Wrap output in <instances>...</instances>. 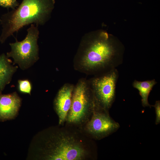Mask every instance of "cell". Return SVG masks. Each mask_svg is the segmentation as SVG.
Listing matches in <instances>:
<instances>
[{"label":"cell","instance_id":"3957f363","mask_svg":"<svg viewBox=\"0 0 160 160\" xmlns=\"http://www.w3.org/2000/svg\"><path fill=\"white\" fill-rule=\"evenodd\" d=\"M55 3V0H23L16 8L2 15L1 43L24 26L44 25L50 18Z\"/></svg>","mask_w":160,"mask_h":160},{"label":"cell","instance_id":"9c48e42d","mask_svg":"<svg viewBox=\"0 0 160 160\" xmlns=\"http://www.w3.org/2000/svg\"><path fill=\"white\" fill-rule=\"evenodd\" d=\"M22 99L16 92L2 94L0 93V121L13 119L17 116Z\"/></svg>","mask_w":160,"mask_h":160},{"label":"cell","instance_id":"6da1fadb","mask_svg":"<svg viewBox=\"0 0 160 160\" xmlns=\"http://www.w3.org/2000/svg\"><path fill=\"white\" fill-rule=\"evenodd\" d=\"M123 53L121 45L113 41L106 32L98 30L83 37L76 58L84 69L106 72L121 63Z\"/></svg>","mask_w":160,"mask_h":160},{"label":"cell","instance_id":"277c9868","mask_svg":"<svg viewBox=\"0 0 160 160\" xmlns=\"http://www.w3.org/2000/svg\"><path fill=\"white\" fill-rule=\"evenodd\" d=\"M94 106L91 89L84 80H80L74 87L71 105L65 122L71 126L85 124L91 116Z\"/></svg>","mask_w":160,"mask_h":160},{"label":"cell","instance_id":"4fadbf2b","mask_svg":"<svg viewBox=\"0 0 160 160\" xmlns=\"http://www.w3.org/2000/svg\"><path fill=\"white\" fill-rule=\"evenodd\" d=\"M19 5V3L17 0H0V6L6 8L8 10L9 8L14 9Z\"/></svg>","mask_w":160,"mask_h":160},{"label":"cell","instance_id":"30bf717a","mask_svg":"<svg viewBox=\"0 0 160 160\" xmlns=\"http://www.w3.org/2000/svg\"><path fill=\"white\" fill-rule=\"evenodd\" d=\"M4 53L0 55V93L11 82L12 77L18 68L12 64V60Z\"/></svg>","mask_w":160,"mask_h":160},{"label":"cell","instance_id":"7a4b0ae2","mask_svg":"<svg viewBox=\"0 0 160 160\" xmlns=\"http://www.w3.org/2000/svg\"><path fill=\"white\" fill-rule=\"evenodd\" d=\"M80 132L65 127H52L37 136L39 158L49 160H83L89 156L86 140Z\"/></svg>","mask_w":160,"mask_h":160},{"label":"cell","instance_id":"5b68a950","mask_svg":"<svg viewBox=\"0 0 160 160\" xmlns=\"http://www.w3.org/2000/svg\"><path fill=\"white\" fill-rule=\"evenodd\" d=\"M27 34L22 41L17 39L15 42L10 43L11 51L7 53L8 58L14 60L13 65L17 64L23 70L32 66L39 59L38 40L39 34L38 26L31 24L27 30Z\"/></svg>","mask_w":160,"mask_h":160},{"label":"cell","instance_id":"7c38bea8","mask_svg":"<svg viewBox=\"0 0 160 160\" xmlns=\"http://www.w3.org/2000/svg\"><path fill=\"white\" fill-rule=\"evenodd\" d=\"M17 88L18 90L20 92L31 95L32 87L31 83L29 80H18Z\"/></svg>","mask_w":160,"mask_h":160},{"label":"cell","instance_id":"9a60e30c","mask_svg":"<svg viewBox=\"0 0 160 160\" xmlns=\"http://www.w3.org/2000/svg\"></svg>","mask_w":160,"mask_h":160},{"label":"cell","instance_id":"8fae6325","mask_svg":"<svg viewBox=\"0 0 160 160\" xmlns=\"http://www.w3.org/2000/svg\"><path fill=\"white\" fill-rule=\"evenodd\" d=\"M156 83L154 79L144 81L135 80L133 82V87L139 91L141 96L142 104L143 107H151L148 101V97L153 86Z\"/></svg>","mask_w":160,"mask_h":160},{"label":"cell","instance_id":"ba28073f","mask_svg":"<svg viewBox=\"0 0 160 160\" xmlns=\"http://www.w3.org/2000/svg\"><path fill=\"white\" fill-rule=\"evenodd\" d=\"M74 87L69 84L64 85L59 90L54 99V108L58 116L60 125H63L66 121L71 105Z\"/></svg>","mask_w":160,"mask_h":160},{"label":"cell","instance_id":"8992f818","mask_svg":"<svg viewBox=\"0 0 160 160\" xmlns=\"http://www.w3.org/2000/svg\"><path fill=\"white\" fill-rule=\"evenodd\" d=\"M119 76L116 68L93 79L91 89L94 101L99 108L108 112L115 97L116 84Z\"/></svg>","mask_w":160,"mask_h":160},{"label":"cell","instance_id":"52a82bcc","mask_svg":"<svg viewBox=\"0 0 160 160\" xmlns=\"http://www.w3.org/2000/svg\"><path fill=\"white\" fill-rule=\"evenodd\" d=\"M85 130L92 137L99 139L116 130L118 123L109 116L108 112L98 108L95 104L91 116L85 124Z\"/></svg>","mask_w":160,"mask_h":160},{"label":"cell","instance_id":"5bb4252c","mask_svg":"<svg viewBox=\"0 0 160 160\" xmlns=\"http://www.w3.org/2000/svg\"><path fill=\"white\" fill-rule=\"evenodd\" d=\"M153 106L155 108L156 114L155 123L156 124L160 122V102L158 100L156 101Z\"/></svg>","mask_w":160,"mask_h":160}]
</instances>
